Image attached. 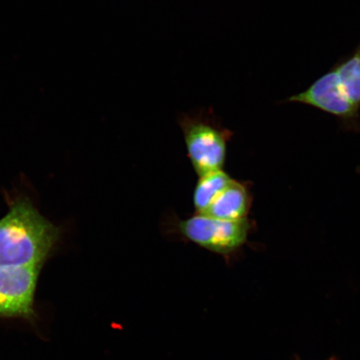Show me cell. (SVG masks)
I'll use <instances>...</instances> for the list:
<instances>
[{"label":"cell","mask_w":360,"mask_h":360,"mask_svg":"<svg viewBox=\"0 0 360 360\" xmlns=\"http://www.w3.org/2000/svg\"><path fill=\"white\" fill-rule=\"evenodd\" d=\"M60 238V229L29 200H19L0 219V266L42 265Z\"/></svg>","instance_id":"6da1fadb"},{"label":"cell","mask_w":360,"mask_h":360,"mask_svg":"<svg viewBox=\"0 0 360 360\" xmlns=\"http://www.w3.org/2000/svg\"><path fill=\"white\" fill-rule=\"evenodd\" d=\"M342 92L355 109L360 111V42L350 55L332 67Z\"/></svg>","instance_id":"52a82bcc"},{"label":"cell","mask_w":360,"mask_h":360,"mask_svg":"<svg viewBox=\"0 0 360 360\" xmlns=\"http://www.w3.org/2000/svg\"><path fill=\"white\" fill-rule=\"evenodd\" d=\"M42 265L0 266V315L28 316Z\"/></svg>","instance_id":"5b68a950"},{"label":"cell","mask_w":360,"mask_h":360,"mask_svg":"<svg viewBox=\"0 0 360 360\" xmlns=\"http://www.w3.org/2000/svg\"><path fill=\"white\" fill-rule=\"evenodd\" d=\"M232 178L224 171L219 170L200 177L193 191V202L196 214H202L208 210L216 197L226 187Z\"/></svg>","instance_id":"ba28073f"},{"label":"cell","mask_w":360,"mask_h":360,"mask_svg":"<svg viewBox=\"0 0 360 360\" xmlns=\"http://www.w3.org/2000/svg\"><path fill=\"white\" fill-rule=\"evenodd\" d=\"M252 228L253 224L248 218L227 221L199 214L178 220L175 224L177 232L186 240L225 258L242 249Z\"/></svg>","instance_id":"3957f363"},{"label":"cell","mask_w":360,"mask_h":360,"mask_svg":"<svg viewBox=\"0 0 360 360\" xmlns=\"http://www.w3.org/2000/svg\"><path fill=\"white\" fill-rule=\"evenodd\" d=\"M188 159L198 176L222 170L233 133L224 127L211 110L179 115Z\"/></svg>","instance_id":"7a4b0ae2"},{"label":"cell","mask_w":360,"mask_h":360,"mask_svg":"<svg viewBox=\"0 0 360 360\" xmlns=\"http://www.w3.org/2000/svg\"><path fill=\"white\" fill-rule=\"evenodd\" d=\"M282 103H297L335 116L348 131H360V111L355 109L342 92L334 70L331 69L309 85Z\"/></svg>","instance_id":"277c9868"},{"label":"cell","mask_w":360,"mask_h":360,"mask_svg":"<svg viewBox=\"0 0 360 360\" xmlns=\"http://www.w3.org/2000/svg\"><path fill=\"white\" fill-rule=\"evenodd\" d=\"M251 205L252 195L247 184L232 179L202 214L227 221H236L247 218Z\"/></svg>","instance_id":"8992f818"}]
</instances>
